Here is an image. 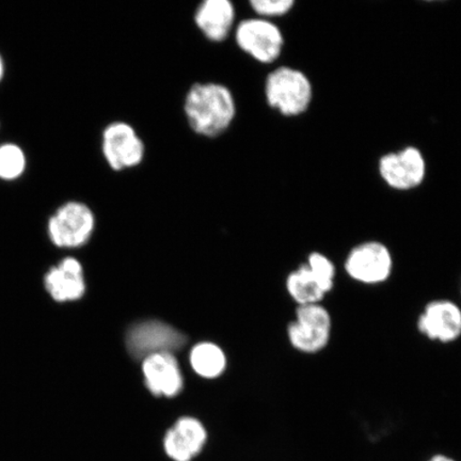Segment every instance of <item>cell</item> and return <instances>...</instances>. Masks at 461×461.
Returning <instances> with one entry per match:
<instances>
[{
	"instance_id": "ac0fdd59",
	"label": "cell",
	"mask_w": 461,
	"mask_h": 461,
	"mask_svg": "<svg viewBox=\"0 0 461 461\" xmlns=\"http://www.w3.org/2000/svg\"><path fill=\"white\" fill-rule=\"evenodd\" d=\"M307 265L310 272L312 273L317 281H319L322 291L330 294L334 290L337 282L338 270L336 264L332 259L320 251L311 252L307 258Z\"/></svg>"
},
{
	"instance_id": "8992f818",
	"label": "cell",
	"mask_w": 461,
	"mask_h": 461,
	"mask_svg": "<svg viewBox=\"0 0 461 461\" xmlns=\"http://www.w3.org/2000/svg\"><path fill=\"white\" fill-rule=\"evenodd\" d=\"M42 282L45 293L56 304L82 302L88 292L84 264L70 252L46 270Z\"/></svg>"
},
{
	"instance_id": "5b68a950",
	"label": "cell",
	"mask_w": 461,
	"mask_h": 461,
	"mask_svg": "<svg viewBox=\"0 0 461 461\" xmlns=\"http://www.w3.org/2000/svg\"><path fill=\"white\" fill-rule=\"evenodd\" d=\"M344 272L350 280L366 286L389 281L394 272L390 248L378 240H366L351 248L344 259Z\"/></svg>"
},
{
	"instance_id": "30bf717a",
	"label": "cell",
	"mask_w": 461,
	"mask_h": 461,
	"mask_svg": "<svg viewBox=\"0 0 461 461\" xmlns=\"http://www.w3.org/2000/svg\"><path fill=\"white\" fill-rule=\"evenodd\" d=\"M416 326L420 336L431 342H456L461 339V307L451 299H434L424 305Z\"/></svg>"
},
{
	"instance_id": "7c38bea8",
	"label": "cell",
	"mask_w": 461,
	"mask_h": 461,
	"mask_svg": "<svg viewBox=\"0 0 461 461\" xmlns=\"http://www.w3.org/2000/svg\"><path fill=\"white\" fill-rule=\"evenodd\" d=\"M142 373L147 388L157 396L175 397L183 388L180 366L170 353H158L146 357L142 361Z\"/></svg>"
},
{
	"instance_id": "52a82bcc",
	"label": "cell",
	"mask_w": 461,
	"mask_h": 461,
	"mask_svg": "<svg viewBox=\"0 0 461 461\" xmlns=\"http://www.w3.org/2000/svg\"><path fill=\"white\" fill-rule=\"evenodd\" d=\"M101 151L109 168L122 171L142 163L146 146L130 123L115 121L102 131Z\"/></svg>"
},
{
	"instance_id": "8fae6325",
	"label": "cell",
	"mask_w": 461,
	"mask_h": 461,
	"mask_svg": "<svg viewBox=\"0 0 461 461\" xmlns=\"http://www.w3.org/2000/svg\"><path fill=\"white\" fill-rule=\"evenodd\" d=\"M378 169L380 176L391 188L411 190L423 183L428 166L418 148L407 147L399 152L384 155L379 160Z\"/></svg>"
},
{
	"instance_id": "ba28073f",
	"label": "cell",
	"mask_w": 461,
	"mask_h": 461,
	"mask_svg": "<svg viewBox=\"0 0 461 461\" xmlns=\"http://www.w3.org/2000/svg\"><path fill=\"white\" fill-rule=\"evenodd\" d=\"M187 343L185 334L159 321H144L131 326L126 333V346L135 359L158 353L180 350Z\"/></svg>"
},
{
	"instance_id": "ffe728a7",
	"label": "cell",
	"mask_w": 461,
	"mask_h": 461,
	"mask_svg": "<svg viewBox=\"0 0 461 461\" xmlns=\"http://www.w3.org/2000/svg\"><path fill=\"white\" fill-rule=\"evenodd\" d=\"M429 461H455L452 458L446 456V455H436V456L430 458Z\"/></svg>"
},
{
	"instance_id": "277c9868",
	"label": "cell",
	"mask_w": 461,
	"mask_h": 461,
	"mask_svg": "<svg viewBox=\"0 0 461 461\" xmlns=\"http://www.w3.org/2000/svg\"><path fill=\"white\" fill-rule=\"evenodd\" d=\"M333 319L322 303L297 305L295 320L287 326V338L294 348L304 355H317L330 344Z\"/></svg>"
},
{
	"instance_id": "4fadbf2b",
	"label": "cell",
	"mask_w": 461,
	"mask_h": 461,
	"mask_svg": "<svg viewBox=\"0 0 461 461\" xmlns=\"http://www.w3.org/2000/svg\"><path fill=\"white\" fill-rule=\"evenodd\" d=\"M206 430L200 420L181 418L165 436L166 453L176 461H190L202 451L206 442Z\"/></svg>"
},
{
	"instance_id": "e0dca14e",
	"label": "cell",
	"mask_w": 461,
	"mask_h": 461,
	"mask_svg": "<svg viewBox=\"0 0 461 461\" xmlns=\"http://www.w3.org/2000/svg\"><path fill=\"white\" fill-rule=\"evenodd\" d=\"M26 155L23 149L14 143L0 144V180L14 182L26 170Z\"/></svg>"
},
{
	"instance_id": "5bb4252c",
	"label": "cell",
	"mask_w": 461,
	"mask_h": 461,
	"mask_svg": "<svg viewBox=\"0 0 461 461\" xmlns=\"http://www.w3.org/2000/svg\"><path fill=\"white\" fill-rule=\"evenodd\" d=\"M234 21L235 8L230 0H205L195 10V25L212 42L226 40Z\"/></svg>"
},
{
	"instance_id": "7a4b0ae2",
	"label": "cell",
	"mask_w": 461,
	"mask_h": 461,
	"mask_svg": "<svg viewBox=\"0 0 461 461\" xmlns=\"http://www.w3.org/2000/svg\"><path fill=\"white\" fill-rule=\"evenodd\" d=\"M96 224V214L90 205L82 201H68L50 216L46 230L56 249L75 252L91 243Z\"/></svg>"
},
{
	"instance_id": "44dd1931",
	"label": "cell",
	"mask_w": 461,
	"mask_h": 461,
	"mask_svg": "<svg viewBox=\"0 0 461 461\" xmlns=\"http://www.w3.org/2000/svg\"><path fill=\"white\" fill-rule=\"evenodd\" d=\"M5 75V63L2 55H0V82H2Z\"/></svg>"
},
{
	"instance_id": "9c48e42d",
	"label": "cell",
	"mask_w": 461,
	"mask_h": 461,
	"mask_svg": "<svg viewBox=\"0 0 461 461\" xmlns=\"http://www.w3.org/2000/svg\"><path fill=\"white\" fill-rule=\"evenodd\" d=\"M235 41L241 50L261 63L278 59L285 46L280 28L262 17L240 22L236 27Z\"/></svg>"
},
{
	"instance_id": "6da1fadb",
	"label": "cell",
	"mask_w": 461,
	"mask_h": 461,
	"mask_svg": "<svg viewBox=\"0 0 461 461\" xmlns=\"http://www.w3.org/2000/svg\"><path fill=\"white\" fill-rule=\"evenodd\" d=\"M184 113L194 132L215 138L232 124L236 103L228 86L217 83H197L187 92Z\"/></svg>"
},
{
	"instance_id": "2e32d148",
	"label": "cell",
	"mask_w": 461,
	"mask_h": 461,
	"mask_svg": "<svg viewBox=\"0 0 461 461\" xmlns=\"http://www.w3.org/2000/svg\"><path fill=\"white\" fill-rule=\"evenodd\" d=\"M190 365L193 370L204 378L221 376L227 366L226 355L216 344L200 343L190 351Z\"/></svg>"
},
{
	"instance_id": "9a60e30c",
	"label": "cell",
	"mask_w": 461,
	"mask_h": 461,
	"mask_svg": "<svg viewBox=\"0 0 461 461\" xmlns=\"http://www.w3.org/2000/svg\"><path fill=\"white\" fill-rule=\"evenodd\" d=\"M286 291L297 305L322 303L327 297L319 281L304 263L288 274Z\"/></svg>"
},
{
	"instance_id": "7402d4cb",
	"label": "cell",
	"mask_w": 461,
	"mask_h": 461,
	"mask_svg": "<svg viewBox=\"0 0 461 461\" xmlns=\"http://www.w3.org/2000/svg\"><path fill=\"white\" fill-rule=\"evenodd\" d=\"M460 294H461V284H460Z\"/></svg>"
},
{
	"instance_id": "d6986e66",
	"label": "cell",
	"mask_w": 461,
	"mask_h": 461,
	"mask_svg": "<svg viewBox=\"0 0 461 461\" xmlns=\"http://www.w3.org/2000/svg\"><path fill=\"white\" fill-rule=\"evenodd\" d=\"M295 5L294 0H251L250 5L253 11L262 19L269 17L284 16Z\"/></svg>"
},
{
	"instance_id": "3957f363",
	"label": "cell",
	"mask_w": 461,
	"mask_h": 461,
	"mask_svg": "<svg viewBox=\"0 0 461 461\" xmlns=\"http://www.w3.org/2000/svg\"><path fill=\"white\" fill-rule=\"evenodd\" d=\"M268 105L285 117H297L308 111L313 88L307 75L291 67L270 73L265 83Z\"/></svg>"
}]
</instances>
